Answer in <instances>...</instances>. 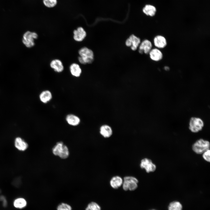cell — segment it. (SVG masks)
I'll list each match as a JSON object with an SVG mask.
<instances>
[{"label": "cell", "instance_id": "cell-1", "mask_svg": "<svg viewBox=\"0 0 210 210\" xmlns=\"http://www.w3.org/2000/svg\"><path fill=\"white\" fill-rule=\"evenodd\" d=\"M78 52L79 56L78 60L81 64H90L93 61L94 54L93 51L90 49L84 47L79 50Z\"/></svg>", "mask_w": 210, "mask_h": 210}, {"label": "cell", "instance_id": "cell-2", "mask_svg": "<svg viewBox=\"0 0 210 210\" xmlns=\"http://www.w3.org/2000/svg\"><path fill=\"white\" fill-rule=\"evenodd\" d=\"M53 154L62 159L67 158L69 155V149L67 146L61 141L57 142L52 149Z\"/></svg>", "mask_w": 210, "mask_h": 210}, {"label": "cell", "instance_id": "cell-3", "mask_svg": "<svg viewBox=\"0 0 210 210\" xmlns=\"http://www.w3.org/2000/svg\"><path fill=\"white\" fill-rule=\"evenodd\" d=\"M138 180L135 177L127 176L125 177L122 185L123 189L125 191H133L138 187Z\"/></svg>", "mask_w": 210, "mask_h": 210}, {"label": "cell", "instance_id": "cell-4", "mask_svg": "<svg viewBox=\"0 0 210 210\" xmlns=\"http://www.w3.org/2000/svg\"><path fill=\"white\" fill-rule=\"evenodd\" d=\"M209 142L202 139L196 141L192 146L193 151L198 154H202L206 151L209 149Z\"/></svg>", "mask_w": 210, "mask_h": 210}, {"label": "cell", "instance_id": "cell-5", "mask_svg": "<svg viewBox=\"0 0 210 210\" xmlns=\"http://www.w3.org/2000/svg\"><path fill=\"white\" fill-rule=\"evenodd\" d=\"M38 37V35L36 32L27 31L23 35L22 42L27 47L31 48L34 46V40Z\"/></svg>", "mask_w": 210, "mask_h": 210}, {"label": "cell", "instance_id": "cell-6", "mask_svg": "<svg viewBox=\"0 0 210 210\" xmlns=\"http://www.w3.org/2000/svg\"><path fill=\"white\" fill-rule=\"evenodd\" d=\"M204 126V122L200 118L193 117L190 120L189 128L193 133H197L201 130Z\"/></svg>", "mask_w": 210, "mask_h": 210}, {"label": "cell", "instance_id": "cell-7", "mask_svg": "<svg viewBox=\"0 0 210 210\" xmlns=\"http://www.w3.org/2000/svg\"><path fill=\"white\" fill-rule=\"evenodd\" d=\"M140 168L145 169L146 172L149 173L154 172L156 169V166L150 159L145 158L142 159L141 161Z\"/></svg>", "mask_w": 210, "mask_h": 210}, {"label": "cell", "instance_id": "cell-8", "mask_svg": "<svg viewBox=\"0 0 210 210\" xmlns=\"http://www.w3.org/2000/svg\"><path fill=\"white\" fill-rule=\"evenodd\" d=\"M141 43L140 39L132 34L130 36L126 41L125 44L127 46L130 47L133 50H136Z\"/></svg>", "mask_w": 210, "mask_h": 210}, {"label": "cell", "instance_id": "cell-9", "mask_svg": "<svg viewBox=\"0 0 210 210\" xmlns=\"http://www.w3.org/2000/svg\"><path fill=\"white\" fill-rule=\"evenodd\" d=\"M73 38L77 42H80L83 41L86 37L87 33L84 29L81 27H78L73 31Z\"/></svg>", "mask_w": 210, "mask_h": 210}, {"label": "cell", "instance_id": "cell-10", "mask_svg": "<svg viewBox=\"0 0 210 210\" xmlns=\"http://www.w3.org/2000/svg\"><path fill=\"white\" fill-rule=\"evenodd\" d=\"M152 44L151 41L148 39H145L140 43L139 51L141 54L144 53L148 54L152 49Z\"/></svg>", "mask_w": 210, "mask_h": 210}, {"label": "cell", "instance_id": "cell-11", "mask_svg": "<svg viewBox=\"0 0 210 210\" xmlns=\"http://www.w3.org/2000/svg\"><path fill=\"white\" fill-rule=\"evenodd\" d=\"M153 43L156 48L160 49L165 47L167 44L166 38L161 35L156 36L154 38Z\"/></svg>", "mask_w": 210, "mask_h": 210}, {"label": "cell", "instance_id": "cell-12", "mask_svg": "<svg viewBox=\"0 0 210 210\" xmlns=\"http://www.w3.org/2000/svg\"><path fill=\"white\" fill-rule=\"evenodd\" d=\"M149 54L151 60L155 62L161 60L163 57V55L161 51L157 48L152 49Z\"/></svg>", "mask_w": 210, "mask_h": 210}, {"label": "cell", "instance_id": "cell-13", "mask_svg": "<svg viewBox=\"0 0 210 210\" xmlns=\"http://www.w3.org/2000/svg\"><path fill=\"white\" fill-rule=\"evenodd\" d=\"M50 66L51 68L56 72H61L64 69V66L61 60L58 59L52 60L50 62Z\"/></svg>", "mask_w": 210, "mask_h": 210}, {"label": "cell", "instance_id": "cell-14", "mask_svg": "<svg viewBox=\"0 0 210 210\" xmlns=\"http://www.w3.org/2000/svg\"><path fill=\"white\" fill-rule=\"evenodd\" d=\"M113 130L109 125L104 124L102 125L99 128V133L105 138L110 137L112 135Z\"/></svg>", "mask_w": 210, "mask_h": 210}, {"label": "cell", "instance_id": "cell-15", "mask_svg": "<svg viewBox=\"0 0 210 210\" xmlns=\"http://www.w3.org/2000/svg\"><path fill=\"white\" fill-rule=\"evenodd\" d=\"M123 182V179L121 177L116 176L111 178L110 181V184L113 188L116 189L122 186Z\"/></svg>", "mask_w": 210, "mask_h": 210}, {"label": "cell", "instance_id": "cell-16", "mask_svg": "<svg viewBox=\"0 0 210 210\" xmlns=\"http://www.w3.org/2000/svg\"><path fill=\"white\" fill-rule=\"evenodd\" d=\"M14 144L15 147L20 151H24L28 147V144L24 140L19 137L16 138Z\"/></svg>", "mask_w": 210, "mask_h": 210}, {"label": "cell", "instance_id": "cell-17", "mask_svg": "<svg viewBox=\"0 0 210 210\" xmlns=\"http://www.w3.org/2000/svg\"><path fill=\"white\" fill-rule=\"evenodd\" d=\"M66 120L69 124L74 126L78 125L80 122L79 117L73 114L68 115L66 118Z\"/></svg>", "mask_w": 210, "mask_h": 210}, {"label": "cell", "instance_id": "cell-18", "mask_svg": "<svg viewBox=\"0 0 210 210\" xmlns=\"http://www.w3.org/2000/svg\"><path fill=\"white\" fill-rule=\"evenodd\" d=\"M69 70L71 74L76 77H79L82 73V69L80 66L76 63H74L71 64Z\"/></svg>", "mask_w": 210, "mask_h": 210}, {"label": "cell", "instance_id": "cell-19", "mask_svg": "<svg viewBox=\"0 0 210 210\" xmlns=\"http://www.w3.org/2000/svg\"><path fill=\"white\" fill-rule=\"evenodd\" d=\"M52 95L49 90H46L42 92L39 95L41 101L44 103H47L51 99Z\"/></svg>", "mask_w": 210, "mask_h": 210}, {"label": "cell", "instance_id": "cell-20", "mask_svg": "<svg viewBox=\"0 0 210 210\" xmlns=\"http://www.w3.org/2000/svg\"><path fill=\"white\" fill-rule=\"evenodd\" d=\"M144 13L147 15L151 17L154 16L156 12V9L153 6L151 5H146L143 9Z\"/></svg>", "mask_w": 210, "mask_h": 210}, {"label": "cell", "instance_id": "cell-21", "mask_svg": "<svg viewBox=\"0 0 210 210\" xmlns=\"http://www.w3.org/2000/svg\"><path fill=\"white\" fill-rule=\"evenodd\" d=\"M26 200L23 198H18L16 199L14 202V206L17 208H22L25 207L27 205Z\"/></svg>", "mask_w": 210, "mask_h": 210}, {"label": "cell", "instance_id": "cell-22", "mask_svg": "<svg viewBox=\"0 0 210 210\" xmlns=\"http://www.w3.org/2000/svg\"><path fill=\"white\" fill-rule=\"evenodd\" d=\"M182 205L178 201H175L171 202L168 206V210H182Z\"/></svg>", "mask_w": 210, "mask_h": 210}, {"label": "cell", "instance_id": "cell-23", "mask_svg": "<svg viewBox=\"0 0 210 210\" xmlns=\"http://www.w3.org/2000/svg\"><path fill=\"white\" fill-rule=\"evenodd\" d=\"M85 210H101V207L97 203L91 202L87 205Z\"/></svg>", "mask_w": 210, "mask_h": 210}, {"label": "cell", "instance_id": "cell-24", "mask_svg": "<svg viewBox=\"0 0 210 210\" xmlns=\"http://www.w3.org/2000/svg\"><path fill=\"white\" fill-rule=\"evenodd\" d=\"M44 4L48 8H52L55 6L57 3V0H43Z\"/></svg>", "mask_w": 210, "mask_h": 210}, {"label": "cell", "instance_id": "cell-25", "mask_svg": "<svg viewBox=\"0 0 210 210\" xmlns=\"http://www.w3.org/2000/svg\"><path fill=\"white\" fill-rule=\"evenodd\" d=\"M57 210H72L71 206L69 204L65 203L59 204L57 208Z\"/></svg>", "mask_w": 210, "mask_h": 210}, {"label": "cell", "instance_id": "cell-26", "mask_svg": "<svg viewBox=\"0 0 210 210\" xmlns=\"http://www.w3.org/2000/svg\"><path fill=\"white\" fill-rule=\"evenodd\" d=\"M202 156L205 161L210 162V150L209 149L202 154Z\"/></svg>", "mask_w": 210, "mask_h": 210}, {"label": "cell", "instance_id": "cell-27", "mask_svg": "<svg viewBox=\"0 0 210 210\" xmlns=\"http://www.w3.org/2000/svg\"><path fill=\"white\" fill-rule=\"evenodd\" d=\"M1 192V191L0 190V193ZM0 201L3 202V205L4 207L6 206L7 204V201L4 196L2 195H0Z\"/></svg>", "mask_w": 210, "mask_h": 210}, {"label": "cell", "instance_id": "cell-28", "mask_svg": "<svg viewBox=\"0 0 210 210\" xmlns=\"http://www.w3.org/2000/svg\"><path fill=\"white\" fill-rule=\"evenodd\" d=\"M164 68L166 70H168L169 69V68L167 66H165Z\"/></svg>", "mask_w": 210, "mask_h": 210}, {"label": "cell", "instance_id": "cell-29", "mask_svg": "<svg viewBox=\"0 0 210 210\" xmlns=\"http://www.w3.org/2000/svg\"><path fill=\"white\" fill-rule=\"evenodd\" d=\"M155 210L153 209V210Z\"/></svg>", "mask_w": 210, "mask_h": 210}]
</instances>
